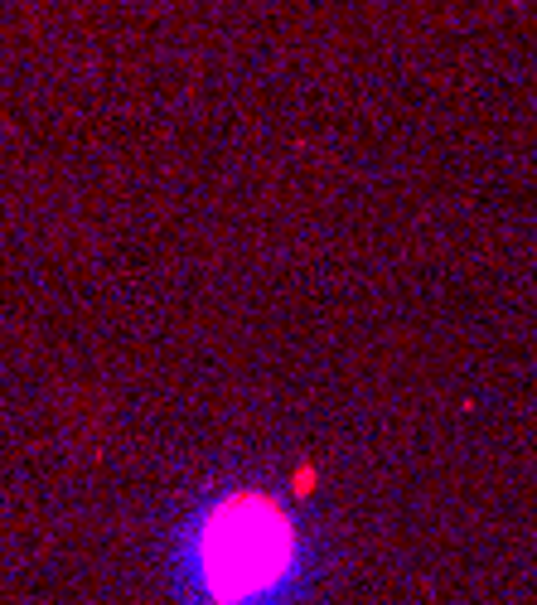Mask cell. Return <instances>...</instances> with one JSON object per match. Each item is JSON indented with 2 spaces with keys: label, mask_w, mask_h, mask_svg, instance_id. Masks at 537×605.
Here are the masks:
<instances>
[{
  "label": "cell",
  "mask_w": 537,
  "mask_h": 605,
  "mask_svg": "<svg viewBox=\"0 0 537 605\" xmlns=\"http://www.w3.org/2000/svg\"><path fill=\"white\" fill-rule=\"evenodd\" d=\"M189 572L199 601L271 605L300 572L296 518L257 489L223 494L189 533Z\"/></svg>",
  "instance_id": "cell-1"
}]
</instances>
